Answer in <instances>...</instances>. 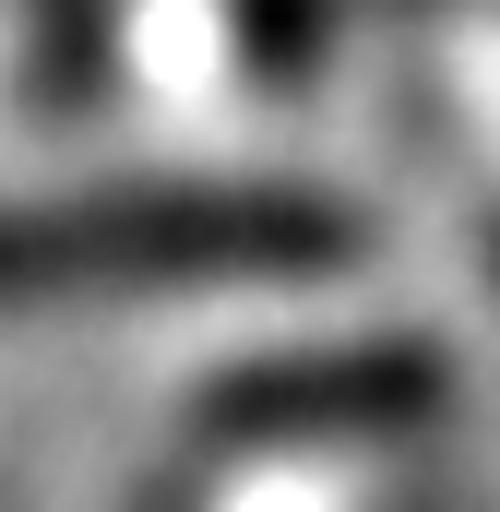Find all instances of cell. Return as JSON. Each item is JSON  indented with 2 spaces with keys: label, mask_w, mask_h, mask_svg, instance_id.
I'll return each mask as SVG.
<instances>
[{
  "label": "cell",
  "mask_w": 500,
  "mask_h": 512,
  "mask_svg": "<svg viewBox=\"0 0 500 512\" xmlns=\"http://www.w3.org/2000/svg\"><path fill=\"white\" fill-rule=\"evenodd\" d=\"M358 215L322 191H84L0 203V310L24 298H143V286H274L334 274Z\"/></svg>",
  "instance_id": "obj_1"
},
{
  "label": "cell",
  "mask_w": 500,
  "mask_h": 512,
  "mask_svg": "<svg viewBox=\"0 0 500 512\" xmlns=\"http://www.w3.org/2000/svg\"><path fill=\"white\" fill-rule=\"evenodd\" d=\"M441 346H322V358H262L203 417L227 441H310V429H417L441 405Z\"/></svg>",
  "instance_id": "obj_2"
}]
</instances>
